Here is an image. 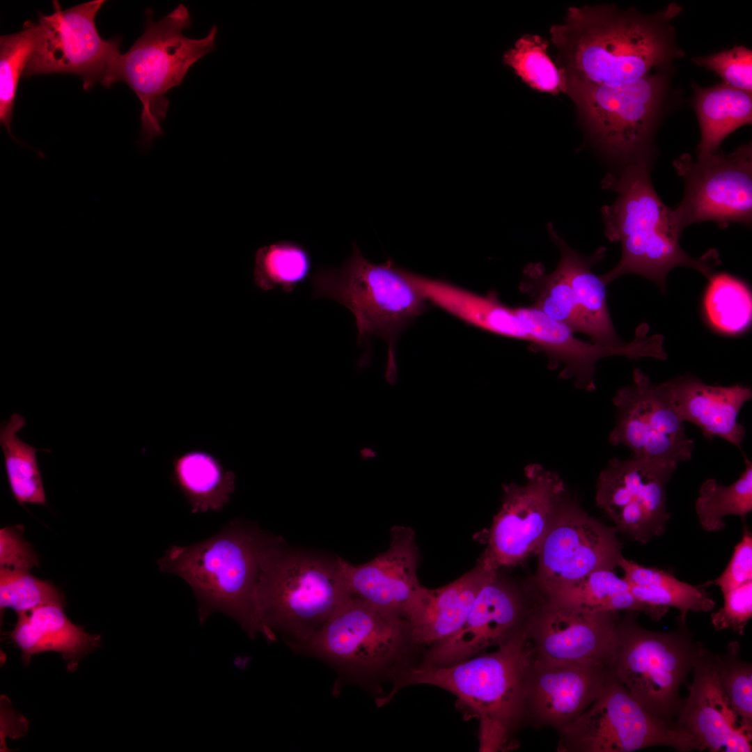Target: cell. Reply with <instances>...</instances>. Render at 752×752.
<instances>
[{
	"instance_id": "cell-1",
	"label": "cell",
	"mask_w": 752,
	"mask_h": 752,
	"mask_svg": "<svg viewBox=\"0 0 752 752\" xmlns=\"http://www.w3.org/2000/svg\"><path fill=\"white\" fill-rule=\"evenodd\" d=\"M680 10L674 3L654 15L611 5L570 7L549 31L560 68L565 77L609 87L639 80L684 56L670 24Z\"/></svg>"
},
{
	"instance_id": "cell-2",
	"label": "cell",
	"mask_w": 752,
	"mask_h": 752,
	"mask_svg": "<svg viewBox=\"0 0 752 752\" xmlns=\"http://www.w3.org/2000/svg\"><path fill=\"white\" fill-rule=\"evenodd\" d=\"M650 167V155L642 156L622 164L619 171L609 172L602 181V188L618 194L611 205L601 210L604 233L622 247L618 263L600 276L606 285L619 276L634 274L653 281L665 292L667 274L674 267H690L709 279L713 269L721 265L716 249L694 258L681 248L682 230L672 209L655 191Z\"/></svg>"
},
{
	"instance_id": "cell-3",
	"label": "cell",
	"mask_w": 752,
	"mask_h": 752,
	"mask_svg": "<svg viewBox=\"0 0 752 752\" xmlns=\"http://www.w3.org/2000/svg\"><path fill=\"white\" fill-rule=\"evenodd\" d=\"M332 557L289 545L272 535L255 590L260 634L291 648L311 639L352 597Z\"/></svg>"
},
{
	"instance_id": "cell-4",
	"label": "cell",
	"mask_w": 752,
	"mask_h": 752,
	"mask_svg": "<svg viewBox=\"0 0 752 752\" xmlns=\"http://www.w3.org/2000/svg\"><path fill=\"white\" fill-rule=\"evenodd\" d=\"M526 626L490 653L444 667H409L392 671L393 690L401 685L426 684L455 695L480 721V751H496L524 726V687L533 661Z\"/></svg>"
},
{
	"instance_id": "cell-5",
	"label": "cell",
	"mask_w": 752,
	"mask_h": 752,
	"mask_svg": "<svg viewBox=\"0 0 752 752\" xmlns=\"http://www.w3.org/2000/svg\"><path fill=\"white\" fill-rule=\"evenodd\" d=\"M247 524L236 519L204 541L172 546L157 565L162 572L180 577L191 587L201 622L221 611L255 638L260 634L255 590L272 535Z\"/></svg>"
},
{
	"instance_id": "cell-6",
	"label": "cell",
	"mask_w": 752,
	"mask_h": 752,
	"mask_svg": "<svg viewBox=\"0 0 752 752\" xmlns=\"http://www.w3.org/2000/svg\"><path fill=\"white\" fill-rule=\"evenodd\" d=\"M351 256L338 267H320L312 276L314 297H327L354 315L357 340L362 345L378 336L389 345L386 379L396 377L395 341L402 331L428 307V299L410 281L406 270L391 260L375 264L355 244Z\"/></svg>"
},
{
	"instance_id": "cell-7",
	"label": "cell",
	"mask_w": 752,
	"mask_h": 752,
	"mask_svg": "<svg viewBox=\"0 0 752 752\" xmlns=\"http://www.w3.org/2000/svg\"><path fill=\"white\" fill-rule=\"evenodd\" d=\"M152 16V10L147 9L143 33L117 58L106 86L123 81L140 100V144L143 148L163 135L161 123L169 107L166 93L182 84L195 63L215 49L217 31L214 25L203 38L187 37L183 31L191 26V17L182 3L157 21Z\"/></svg>"
},
{
	"instance_id": "cell-8",
	"label": "cell",
	"mask_w": 752,
	"mask_h": 752,
	"mask_svg": "<svg viewBox=\"0 0 752 752\" xmlns=\"http://www.w3.org/2000/svg\"><path fill=\"white\" fill-rule=\"evenodd\" d=\"M639 613L620 619L617 638L607 666L646 710L675 724L683 701L680 689L703 645L695 641L678 620L674 632L646 629L636 621Z\"/></svg>"
},
{
	"instance_id": "cell-9",
	"label": "cell",
	"mask_w": 752,
	"mask_h": 752,
	"mask_svg": "<svg viewBox=\"0 0 752 752\" xmlns=\"http://www.w3.org/2000/svg\"><path fill=\"white\" fill-rule=\"evenodd\" d=\"M566 77V93L595 144L622 164L650 155L666 80L648 75L618 87Z\"/></svg>"
},
{
	"instance_id": "cell-10",
	"label": "cell",
	"mask_w": 752,
	"mask_h": 752,
	"mask_svg": "<svg viewBox=\"0 0 752 752\" xmlns=\"http://www.w3.org/2000/svg\"><path fill=\"white\" fill-rule=\"evenodd\" d=\"M558 734L561 752H632L656 746L703 751L692 735L646 710L611 672L600 696Z\"/></svg>"
},
{
	"instance_id": "cell-11",
	"label": "cell",
	"mask_w": 752,
	"mask_h": 752,
	"mask_svg": "<svg viewBox=\"0 0 752 752\" xmlns=\"http://www.w3.org/2000/svg\"><path fill=\"white\" fill-rule=\"evenodd\" d=\"M407 640L405 618L352 597L311 639L290 649L324 661L345 681L390 668Z\"/></svg>"
},
{
	"instance_id": "cell-12",
	"label": "cell",
	"mask_w": 752,
	"mask_h": 752,
	"mask_svg": "<svg viewBox=\"0 0 752 752\" xmlns=\"http://www.w3.org/2000/svg\"><path fill=\"white\" fill-rule=\"evenodd\" d=\"M612 401L616 412L609 436L612 446L627 447L636 457L676 466L691 459L694 441L686 434L668 381L654 384L636 368L632 383Z\"/></svg>"
},
{
	"instance_id": "cell-13",
	"label": "cell",
	"mask_w": 752,
	"mask_h": 752,
	"mask_svg": "<svg viewBox=\"0 0 752 752\" xmlns=\"http://www.w3.org/2000/svg\"><path fill=\"white\" fill-rule=\"evenodd\" d=\"M684 183L682 201L672 210L679 228L714 221L720 228L733 223L749 226L752 219V147L730 153L719 150L694 159L684 153L673 162Z\"/></svg>"
},
{
	"instance_id": "cell-14",
	"label": "cell",
	"mask_w": 752,
	"mask_h": 752,
	"mask_svg": "<svg viewBox=\"0 0 752 752\" xmlns=\"http://www.w3.org/2000/svg\"><path fill=\"white\" fill-rule=\"evenodd\" d=\"M104 2L90 1L63 10L53 1L54 13L40 15V40L24 77L71 73L82 78L85 91L97 81L106 87L121 42L119 37L103 40L97 31L95 18Z\"/></svg>"
},
{
	"instance_id": "cell-15",
	"label": "cell",
	"mask_w": 752,
	"mask_h": 752,
	"mask_svg": "<svg viewBox=\"0 0 752 752\" xmlns=\"http://www.w3.org/2000/svg\"><path fill=\"white\" fill-rule=\"evenodd\" d=\"M616 531L583 512L565 496L539 545L535 584L540 596L592 572L614 570L622 555Z\"/></svg>"
},
{
	"instance_id": "cell-16",
	"label": "cell",
	"mask_w": 752,
	"mask_h": 752,
	"mask_svg": "<svg viewBox=\"0 0 752 752\" xmlns=\"http://www.w3.org/2000/svg\"><path fill=\"white\" fill-rule=\"evenodd\" d=\"M524 475L522 485H503L502 505L482 556L496 571L516 565L537 551L566 496L564 481L542 465H527Z\"/></svg>"
},
{
	"instance_id": "cell-17",
	"label": "cell",
	"mask_w": 752,
	"mask_h": 752,
	"mask_svg": "<svg viewBox=\"0 0 752 752\" xmlns=\"http://www.w3.org/2000/svg\"><path fill=\"white\" fill-rule=\"evenodd\" d=\"M677 466L630 456L611 459L596 484L597 506L615 530L646 544L666 531L671 515L666 487Z\"/></svg>"
},
{
	"instance_id": "cell-18",
	"label": "cell",
	"mask_w": 752,
	"mask_h": 752,
	"mask_svg": "<svg viewBox=\"0 0 752 752\" xmlns=\"http://www.w3.org/2000/svg\"><path fill=\"white\" fill-rule=\"evenodd\" d=\"M618 613L593 611L541 598L526 622L535 661L605 663L615 645Z\"/></svg>"
},
{
	"instance_id": "cell-19",
	"label": "cell",
	"mask_w": 752,
	"mask_h": 752,
	"mask_svg": "<svg viewBox=\"0 0 752 752\" xmlns=\"http://www.w3.org/2000/svg\"><path fill=\"white\" fill-rule=\"evenodd\" d=\"M517 308L528 329L531 350L545 354L549 368L561 367L560 377L573 379L577 389L587 391L595 389L596 363L602 358L619 355L629 359H667L664 350V337L661 334L649 336L650 327L645 322L636 328L632 341L619 345H604L576 338L569 327L532 306Z\"/></svg>"
},
{
	"instance_id": "cell-20",
	"label": "cell",
	"mask_w": 752,
	"mask_h": 752,
	"mask_svg": "<svg viewBox=\"0 0 752 752\" xmlns=\"http://www.w3.org/2000/svg\"><path fill=\"white\" fill-rule=\"evenodd\" d=\"M610 671L605 663L545 664L533 661L524 687L525 723L562 730L602 692Z\"/></svg>"
},
{
	"instance_id": "cell-21",
	"label": "cell",
	"mask_w": 752,
	"mask_h": 752,
	"mask_svg": "<svg viewBox=\"0 0 752 752\" xmlns=\"http://www.w3.org/2000/svg\"><path fill=\"white\" fill-rule=\"evenodd\" d=\"M531 607L496 574L480 590L460 629L432 645L420 666H451L498 647L525 627Z\"/></svg>"
},
{
	"instance_id": "cell-22",
	"label": "cell",
	"mask_w": 752,
	"mask_h": 752,
	"mask_svg": "<svg viewBox=\"0 0 752 752\" xmlns=\"http://www.w3.org/2000/svg\"><path fill=\"white\" fill-rule=\"evenodd\" d=\"M692 671L676 726L692 735L703 751L751 752L752 733L742 726L722 688L716 654L703 644Z\"/></svg>"
},
{
	"instance_id": "cell-23",
	"label": "cell",
	"mask_w": 752,
	"mask_h": 752,
	"mask_svg": "<svg viewBox=\"0 0 752 752\" xmlns=\"http://www.w3.org/2000/svg\"><path fill=\"white\" fill-rule=\"evenodd\" d=\"M418 558L413 529L395 526L384 552L359 565L342 558L340 561L353 597L402 617L405 607L422 586L416 574Z\"/></svg>"
},
{
	"instance_id": "cell-24",
	"label": "cell",
	"mask_w": 752,
	"mask_h": 752,
	"mask_svg": "<svg viewBox=\"0 0 752 752\" xmlns=\"http://www.w3.org/2000/svg\"><path fill=\"white\" fill-rule=\"evenodd\" d=\"M497 574L483 558L457 580L436 589L421 586L405 607L408 640L433 645L458 631L482 587Z\"/></svg>"
},
{
	"instance_id": "cell-25",
	"label": "cell",
	"mask_w": 752,
	"mask_h": 752,
	"mask_svg": "<svg viewBox=\"0 0 752 752\" xmlns=\"http://www.w3.org/2000/svg\"><path fill=\"white\" fill-rule=\"evenodd\" d=\"M682 419L698 427L709 440L720 437L741 448L746 430L739 413L752 398L751 389L742 384L712 386L700 379L681 375L668 380Z\"/></svg>"
},
{
	"instance_id": "cell-26",
	"label": "cell",
	"mask_w": 752,
	"mask_h": 752,
	"mask_svg": "<svg viewBox=\"0 0 752 752\" xmlns=\"http://www.w3.org/2000/svg\"><path fill=\"white\" fill-rule=\"evenodd\" d=\"M547 229L560 251L558 265L572 288L579 332L590 336L595 343L611 346L624 343L618 336L611 319L606 285L592 271L593 266L604 258L606 249L600 247L593 254L584 256L571 248L556 232L551 223L547 224Z\"/></svg>"
},
{
	"instance_id": "cell-27",
	"label": "cell",
	"mask_w": 752,
	"mask_h": 752,
	"mask_svg": "<svg viewBox=\"0 0 752 752\" xmlns=\"http://www.w3.org/2000/svg\"><path fill=\"white\" fill-rule=\"evenodd\" d=\"M406 272L429 302L458 319L497 335L530 342L517 308L504 304L496 292L478 295L446 281Z\"/></svg>"
},
{
	"instance_id": "cell-28",
	"label": "cell",
	"mask_w": 752,
	"mask_h": 752,
	"mask_svg": "<svg viewBox=\"0 0 752 752\" xmlns=\"http://www.w3.org/2000/svg\"><path fill=\"white\" fill-rule=\"evenodd\" d=\"M63 608L47 604L17 615L10 636L21 650L24 665L35 654L54 651L62 655L68 671L73 672L84 656L100 646V636L88 634L73 624Z\"/></svg>"
},
{
	"instance_id": "cell-29",
	"label": "cell",
	"mask_w": 752,
	"mask_h": 752,
	"mask_svg": "<svg viewBox=\"0 0 752 752\" xmlns=\"http://www.w3.org/2000/svg\"><path fill=\"white\" fill-rule=\"evenodd\" d=\"M170 479L193 513L221 510L235 489V474L211 453L193 449L173 457Z\"/></svg>"
},
{
	"instance_id": "cell-30",
	"label": "cell",
	"mask_w": 752,
	"mask_h": 752,
	"mask_svg": "<svg viewBox=\"0 0 752 752\" xmlns=\"http://www.w3.org/2000/svg\"><path fill=\"white\" fill-rule=\"evenodd\" d=\"M694 109L700 128L698 158L716 152L723 139L752 122L751 93L724 83L703 88L692 86Z\"/></svg>"
},
{
	"instance_id": "cell-31",
	"label": "cell",
	"mask_w": 752,
	"mask_h": 752,
	"mask_svg": "<svg viewBox=\"0 0 752 752\" xmlns=\"http://www.w3.org/2000/svg\"><path fill=\"white\" fill-rule=\"evenodd\" d=\"M613 570L595 571L576 583L540 597L554 603L593 611L643 613L654 621L660 620L666 614L668 608L635 598L627 581L619 578Z\"/></svg>"
},
{
	"instance_id": "cell-32",
	"label": "cell",
	"mask_w": 752,
	"mask_h": 752,
	"mask_svg": "<svg viewBox=\"0 0 752 752\" xmlns=\"http://www.w3.org/2000/svg\"><path fill=\"white\" fill-rule=\"evenodd\" d=\"M618 566L623 570V578L635 598L652 605L677 609L682 621L686 622L689 611L709 612L715 607V602L703 588L681 581L663 570L645 567L623 556Z\"/></svg>"
},
{
	"instance_id": "cell-33",
	"label": "cell",
	"mask_w": 752,
	"mask_h": 752,
	"mask_svg": "<svg viewBox=\"0 0 752 752\" xmlns=\"http://www.w3.org/2000/svg\"><path fill=\"white\" fill-rule=\"evenodd\" d=\"M26 425L24 418L14 413L0 427V446L5 469L14 499L22 506L46 504L45 489L35 448L19 439L17 433Z\"/></svg>"
},
{
	"instance_id": "cell-34",
	"label": "cell",
	"mask_w": 752,
	"mask_h": 752,
	"mask_svg": "<svg viewBox=\"0 0 752 752\" xmlns=\"http://www.w3.org/2000/svg\"><path fill=\"white\" fill-rule=\"evenodd\" d=\"M744 462L745 469L734 483L726 486L709 478L701 485L695 510L705 531H723L725 517L737 515L745 519L752 510V462L746 455Z\"/></svg>"
},
{
	"instance_id": "cell-35",
	"label": "cell",
	"mask_w": 752,
	"mask_h": 752,
	"mask_svg": "<svg viewBox=\"0 0 752 752\" xmlns=\"http://www.w3.org/2000/svg\"><path fill=\"white\" fill-rule=\"evenodd\" d=\"M519 290L533 301V307L540 311L572 331L579 332L574 296L570 284L558 265L551 272H546L540 263H529L524 269Z\"/></svg>"
},
{
	"instance_id": "cell-36",
	"label": "cell",
	"mask_w": 752,
	"mask_h": 752,
	"mask_svg": "<svg viewBox=\"0 0 752 752\" xmlns=\"http://www.w3.org/2000/svg\"><path fill=\"white\" fill-rule=\"evenodd\" d=\"M42 27L28 20L22 31L0 38V122L15 141L22 143L10 130L16 90L19 77L38 46Z\"/></svg>"
},
{
	"instance_id": "cell-37",
	"label": "cell",
	"mask_w": 752,
	"mask_h": 752,
	"mask_svg": "<svg viewBox=\"0 0 752 752\" xmlns=\"http://www.w3.org/2000/svg\"><path fill=\"white\" fill-rule=\"evenodd\" d=\"M311 267L310 256L301 246L288 241L275 242L256 251L254 283L265 291L279 288L290 292L307 278Z\"/></svg>"
},
{
	"instance_id": "cell-38",
	"label": "cell",
	"mask_w": 752,
	"mask_h": 752,
	"mask_svg": "<svg viewBox=\"0 0 752 752\" xmlns=\"http://www.w3.org/2000/svg\"><path fill=\"white\" fill-rule=\"evenodd\" d=\"M704 307L710 322L723 333L738 334L751 324V293L743 281L727 273L709 278Z\"/></svg>"
},
{
	"instance_id": "cell-39",
	"label": "cell",
	"mask_w": 752,
	"mask_h": 752,
	"mask_svg": "<svg viewBox=\"0 0 752 752\" xmlns=\"http://www.w3.org/2000/svg\"><path fill=\"white\" fill-rule=\"evenodd\" d=\"M547 49L544 38L526 34L504 54L503 60L530 87L551 95L566 93L565 72L551 61Z\"/></svg>"
},
{
	"instance_id": "cell-40",
	"label": "cell",
	"mask_w": 752,
	"mask_h": 752,
	"mask_svg": "<svg viewBox=\"0 0 752 752\" xmlns=\"http://www.w3.org/2000/svg\"><path fill=\"white\" fill-rule=\"evenodd\" d=\"M47 604L65 606L63 594L52 582L29 571L0 569L1 611L10 608L18 615Z\"/></svg>"
},
{
	"instance_id": "cell-41",
	"label": "cell",
	"mask_w": 752,
	"mask_h": 752,
	"mask_svg": "<svg viewBox=\"0 0 752 752\" xmlns=\"http://www.w3.org/2000/svg\"><path fill=\"white\" fill-rule=\"evenodd\" d=\"M737 642H730L724 654L716 655L722 688L742 726L752 733V666L739 656Z\"/></svg>"
},
{
	"instance_id": "cell-42",
	"label": "cell",
	"mask_w": 752,
	"mask_h": 752,
	"mask_svg": "<svg viewBox=\"0 0 752 752\" xmlns=\"http://www.w3.org/2000/svg\"><path fill=\"white\" fill-rule=\"evenodd\" d=\"M696 65L721 77L725 84L748 93L752 91V52L744 46H735L709 56L691 58Z\"/></svg>"
},
{
	"instance_id": "cell-43",
	"label": "cell",
	"mask_w": 752,
	"mask_h": 752,
	"mask_svg": "<svg viewBox=\"0 0 752 752\" xmlns=\"http://www.w3.org/2000/svg\"><path fill=\"white\" fill-rule=\"evenodd\" d=\"M723 606L711 614L716 630L731 629L742 636L752 617V581L724 594Z\"/></svg>"
},
{
	"instance_id": "cell-44",
	"label": "cell",
	"mask_w": 752,
	"mask_h": 752,
	"mask_svg": "<svg viewBox=\"0 0 752 752\" xmlns=\"http://www.w3.org/2000/svg\"><path fill=\"white\" fill-rule=\"evenodd\" d=\"M752 581V535L745 526L741 540L734 547L732 557L722 574L707 584L718 586L724 594Z\"/></svg>"
},
{
	"instance_id": "cell-45",
	"label": "cell",
	"mask_w": 752,
	"mask_h": 752,
	"mask_svg": "<svg viewBox=\"0 0 752 752\" xmlns=\"http://www.w3.org/2000/svg\"><path fill=\"white\" fill-rule=\"evenodd\" d=\"M38 558L22 538L19 526L0 531V569L29 571L38 566Z\"/></svg>"
}]
</instances>
